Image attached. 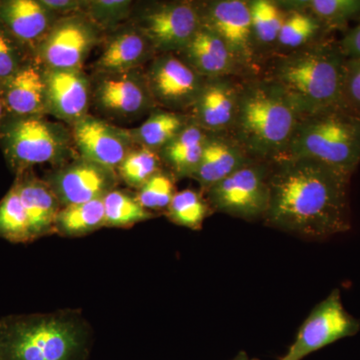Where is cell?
I'll use <instances>...</instances> for the list:
<instances>
[{
    "instance_id": "obj_39",
    "label": "cell",
    "mask_w": 360,
    "mask_h": 360,
    "mask_svg": "<svg viewBox=\"0 0 360 360\" xmlns=\"http://www.w3.org/2000/svg\"><path fill=\"white\" fill-rule=\"evenodd\" d=\"M340 46L345 58L360 59V23L345 35Z\"/></svg>"
},
{
    "instance_id": "obj_30",
    "label": "cell",
    "mask_w": 360,
    "mask_h": 360,
    "mask_svg": "<svg viewBox=\"0 0 360 360\" xmlns=\"http://www.w3.org/2000/svg\"><path fill=\"white\" fill-rule=\"evenodd\" d=\"M104 227L129 229L141 222L153 219V212L146 210L136 198L124 191H110L103 198Z\"/></svg>"
},
{
    "instance_id": "obj_1",
    "label": "cell",
    "mask_w": 360,
    "mask_h": 360,
    "mask_svg": "<svg viewBox=\"0 0 360 360\" xmlns=\"http://www.w3.org/2000/svg\"><path fill=\"white\" fill-rule=\"evenodd\" d=\"M352 174L307 158L269 162V203L264 224L307 240L321 241L352 229Z\"/></svg>"
},
{
    "instance_id": "obj_2",
    "label": "cell",
    "mask_w": 360,
    "mask_h": 360,
    "mask_svg": "<svg viewBox=\"0 0 360 360\" xmlns=\"http://www.w3.org/2000/svg\"><path fill=\"white\" fill-rule=\"evenodd\" d=\"M347 58L340 46L319 39L314 44L272 54L260 77L274 84L298 116L341 104Z\"/></svg>"
},
{
    "instance_id": "obj_19",
    "label": "cell",
    "mask_w": 360,
    "mask_h": 360,
    "mask_svg": "<svg viewBox=\"0 0 360 360\" xmlns=\"http://www.w3.org/2000/svg\"><path fill=\"white\" fill-rule=\"evenodd\" d=\"M176 54L202 77H246L224 40L205 26Z\"/></svg>"
},
{
    "instance_id": "obj_16",
    "label": "cell",
    "mask_w": 360,
    "mask_h": 360,
    "mask_svg": "<svg viewBox=\"0 0 360 360\" xmlns=\"http://www.w3.org/2000/svg\"><path fill=\"white\" fill-rule=\"evenodd\" d=\"M47 115L72 127L89 115L91 104V78L84 70L44 68Z\"/></svg>"
},
{
    "instance_id": "obj_26",
    "label": "cell",
    "mask_w": 360,
    "mask_h": 360,
    "mask_svg": "<svg viewBox=\"0 0 360 360\" xmlns=\"http://www.w3.org/2000/svg\"><path fill=\"white\" fill-rule=\"evenodd\" d=\"M248 2L255 46L264 63L276 51L285 11L278 2L272 0H248Z\"/></svg>"
},
{
    "instance_id": "obj_9",
    "label": "cell",
    "mask_w": 360,
    "mask_h": 360,
    "mask_svg": "<svg viewBox=\"0 0 360 360\" xmlns=\"http://www.w3.org/2000/svg\"><path fill=\"white\" fill-rule=\"evenodd\" d=\"M150 42L156 54L179 53L200 27L198 2H151L132 23Z\"/></svg>"
},
{
    "instance_id": "obj_24",
    "label": "cell",
    "mask_w": 360,
    "mask_h": 360,
    "mask_svg": "<svg viewBox=\"0 0 360 360\" xmlns=\"http://www.w3.org/2000/svg\"><path fill=\"white\" fill-rule=\"evenodd\" d=\"M210 132L193 120L165 148L158 151L163 167L175 180L193 176L200 165Z\"/></svg>"
},
{
    "instance_id": "obj_41",
    "label": "cell",
    "mask_w": 360,
    "mask_h": 360,
    "mask_svg": "<svg viewBox=\"0 0 360 360\" xmlns=\"http://www.w3.org/2000/svg\"><path fill=\"white\" fill-rule=\"evenodd\" d=\"M231 360H258L257 359H251L250 355L248 354H245V352H239L238 355H236V357H234L233 359Z\"/></svg>"
},
{
    "instance_id": "obj_7",
    "label": "cell",
    "mask_w": 360,
    "mask_h": 360,
    "mask_svg": "<svg viewBox=\"0 0 360 360\" xmlns=\"http://www.w3.org/2000/svg\"><path fill=\"white\" fill-rule=\"evenodd\" d=\"M269 162L253 160L205 191L212 212L245 221L264 219L269 203Z\"/></svg>"
},
{
    "instance_id": "obj_25",
    "label": "cell",
    "mask_w": 360,
    "mask_h": 360,
    "mask_svg": "<svg viewBox=\"0 0 360 360\" xmlns=\"http://www.w3.org/2000/svg\"><path fill=\"white\" fill-rule=\"evenodd\" d=\"M191 116L186 113L155 110L151 111L148 120L142 123L141 127L129 129V132L137 146L158 153L168 142L172 141L191 122Z\"/></svg>"
},
{
    "instance_id": "obj_15",
    "label": "cell",
    "mask_w": 360,
    "mask_h": 360,
    "mask_svg": "<svg viewBox=\"0 0 360 360\" xmlns=\"http://www.w3.org/2000/svg\"><path fill=\"white\" fill-rule=\"evenodd\" d=\"M71 127L79 156L115 170L137 146L129 129L115 127L96 116L87 115Z\"/></svg>"
},
{
    "instance_id": "obj_32",
    "label": "cell",
    "mask_w": 360,
    "mask_h": 360,
    "mask_svg": "<svg viewBox=\"0 0 360 360\" xmlns=\"http://www.w3.org/2000/svg\"><path fill=\"white\" fill-rule=\"evenodd\" d=\"M0 238L13 243L33 241L27 217L13 186L0 200Z\"/></svg>"
},
{
    "instance_id": "obj_33",
    "label": "cell",
    "mask_w": 360,
    "mask_h": 360,
    "mask_svg": "<svg viewBox=\"0 0 360 360\" xmlns=\"http://www.w3.org/2000/svg\"><path fill=\"white\" fill-rule=\"evenodd\" d=\"M162 169L163 165L158 153L136 146L123 160L116 172L127 186L139 189Z\"/></svg>"
},
{
    "instance_id": "obj_17",
    "label": "cell",
    "mask_w": 360,
    "mask_h": 360,
    "mask_svg": "<svg viewBox=\"0 0 360 360\" xmlns=\"http://www.w3.org/2000/svg\"><path fill=\"white\" fill-rule=\"evenodd\" d=\"M240 77L206 78L188 112L191 120L210 134L231 131L238 110Z\"/></svg>"
},
{
    "instance_id": "obj_18",
    "label": "cell",
    "mask_w": 360,
    "mask_h": 360,
    "mask_svg": "<svg viewBox=\"0 0 360 360\" xmlns=\"http://www.w3.org/2000/svg\"><path fill=\"white\" fill-rule=\"evenodd\" d=\"M58 18L39 0L0 1V25L18 44L34 53Z\"/></svg>"
},
{
    "instance_id": "obj_10",
    "label": "cell",
    "mask_w": 360,
    "mask_h": 360,
    "mask_svg": "<svg viewBox=\"0 0 360 360\" xmlns=\"http://www.w3.org/2000/svg\"><path fill=\"white\" fill-rule=\"evenodd\" d=\"M103 34L84 13L60 16L39 45L35 58L51 70H82Z\"/></svg>"
},
{
    "instance_id": "obj_21",
    "label": "cell",
    "mask_w": 360,
    "mask_h": 360,
    "mask_svg": "<svg viewBox=\"0 0 360 360\" xmlns=\"http://www.w3.org/2000/svg\"><path fill=\"white\" fill-rule=\"evenodd\" d=\"M0 98L11 116L46 115L44 66L27 61L0 84Z\"/></svg>"
},
{
    "instance_id": "obj_29",
    "label": "cell",
    "mask_w": 360,
    "mask_h": 360,
    "mask_svg": "<svg viewBox=\"0 0 360 360\" xmlns=\"http://www.w3.org/2000/svg\"><path fill=\"white\" fill-rule=\"evenodd\" d=\"M286 9L304 11L326 28L335 27L360 13V0H290L277 1Z\"/></svg>"
},
{
    "instance_id": "obj_8",
    "label": "cell",
    "mask_w": 360,
    "mask_h": 360,
    "mask_svg": "<svg viewBox=\"0 0 360 360\" xmlns=\"http://www.w3.org/2000/svg\"><path fill=\"white\" fill-rule=\"evenodd\" d=\"M200 25L224 40L246 77H257L262 61L253 37L248 0L198 2Z\"/></svg>"
},
{
    "instance_id": "obj_13",
    "label": "cell",
    "mask_w": 360,
    "mask_h": 360,
    "mask_svg": "<svg viewBox=\"0 0 360 360\" xmlns=\"http://www.w3.org/2000/svg\"><path fill=\"white\" fill-rule=\"evenodd\" d=\"M144 73L156 105L186 115L200 96L206 79L176 53L158 54Z\"/></svg>"
},
{
    "instance_id": "obj_6",
    "label": "cell",
    "mask_w": 360,
    "mask_h": 360,
    "mask_svg": "<svg viewBox=\"0 0 360 360\" xmlns=\"http://www.w3.org/2000/svg\"><path fill=\"white\" fill-rule=\"evenodd\" d=\"M72 146L71 130L44 115L9 116L0 123V146L18 175L44 163L60 167L75 158Z\"/></svg>"
},
{
    "instance_id": "obj_4",
    "label": "cell",
    "mask_w": 360,
    "mask_h": 360,
    "mask_svg": "<svg viewBox=\"0 0 360 360\" xmlns=\"http://www.w3.org/2000/svg\"><path fill=\"white\" fill-rule=\"evenodd\" d=\"M87 328L65 314L13 315L0 319L4 360H86Z\"/></svg>"
},
{
    "instance_id": "obj_11",
    "label": "cell",
    "mask_w": 360,
    "mask_h": 360,
    "mask_svg": "<svg viewBox=\"0 0 360 360\" xmlns=\"http://www.w3.org/2000/svg\"><path fill=\"white\" fill-rule=\"evenodd\" d=\"M360 322L348 314L340 290L329 293L303 322L288 352L279 360H302L317 350L359 333Z\"/></svg>"
},
{
    "instance_id": "obj_37",
    "label": "cell",
    "mask_w": 360,
    "mask_h": 360,
    "mask_svg": "<svg viewBox=\"0 0 360 360\" xmlns=\"http://www.w3.org/2000/svg\"><path fill=\"white\" fill-rule=\"evenodd\" d=\"M341 104L360 110V59L347 58Z\"/></svg>"
},
{
    "instance_id": "obj_14",
    "label": "cell",
    "mask_w": 360,
    "mask_h": 360,
    "mask_svg": "<svg viewBox=\"0 0 360 360\" xmlns=\"http://www.w3.org/2000/svg\"><path fill=\"white\" fill-rule=\"evenodd\" d=\"M118 180L116 170L79 156L56 168L45 181L61 206H68L101 200L116 189Z\"/></svg>"
},
{
    "instance_id": "obj_40",
    "label": "cell",
    "mask_w": 360,
    "mask_h": 360,
    "mask_svg": "<svg viewBox=\"0 0 360 360\" xmlns=\"http://www.w3.org/2000/svg\"><path fill=\"white\" fill-rule=\"evenodd\" d=\"M6 105H4V101H2V99L0 98V123L4 122V118L6 117Z\"/></svg>"
},
{
    "instance_id": "obj_23",
    "label": "cell",
    "mask_w": 360,
    "mask_h": 360,
    "mask_svg": "<svg viewBox=\"0 0 360 360\" xmlns=\"http://www.w3.org/2000/svg\"><path fill=\"white\" fill-rule=\"evenodd\" d=\"M13 186L27 217L33 240L53 233L61 205L49 184L26 172L18 175Z\"/></svg>"
},
{
    "instance_id": "obj_5",
    "label": "cell",
    "mask_w": 360,
    "mask_h": 360,
    "mask_svg": "<svg viewBox=\"0 0 360 360\" xmlns=\"http://www.w3.org/2000/svg\"><path fill=\"white\" fill-rule=\"evenodd\" d=\"M283 156L319 161L352 174L360 162V120L342 104L298 116Z\"/></svg>"
},
{
    "instance_id": "obj_34",
    "label": "cell",
    "mask_w": 360,
    "mask_h": 360,
    "mask_svg": "<svg viewBox=\"0 0 360 360\" xmlns=\"http://www.w3.org/2000/svg\"><path fill=\"white\" fill-rule=\"evenodd\" d=\"M134 6L130 0H87L84 13L101 32H111L129 20Z\"/></svg>"
},
{
    "instance_id": "obj_38",
    "label": "cell",
    "mask_w": 360,
    "mask_h": 360,
    "mask_svg": "<svg viewBox=\"0 0 360 360\" xmlns=\"http://www.w3.org/2000/svg\"><path fill=\"white\" fill-rule=\"evenodd\" d=\"M47 9L60 16L84 13L87 0H39Z\"/></svg>"
},
{
    "instance_id": "obj_35",
    "label": "cell",
    "mask_w": 360,
    "mask_h": 360,
    "mask_svg": "<svg viewBox=\"0 0 360 360\" xmlns=\"http://www.w3.org/2000/svg\"><path fill=\"white\" fill-rule=\"evenodd\" d=\"M174 182L169 172L160 170L139 188L135 198L149 212L167 210L176 193Z\"/></svg>"
},
{
    "instance_id": "obj_12",
    "label": "cell",
    "mask_w": 360,
    "mask_h": 360,
    "mask_svg": "<svg viewBox=\"0 0 360 360\" xmlns=\"http://www.w3.org/2000/svg\"><path fill=\"white\" fill-rule=\"evenodd\" d=\"M91 79V101L97 110L116 120H134L158 108L146 73L139 70L96 73Z\"/></svg>"
},
{
    "instance_id": "obj_22",
    "label": "cell",
    "mask_w": 360,
    "mask_h": 360,
    "mask_svg": "<svg viewBox=\"0 0 360 360\" xmlns=\"http://www.w3.org/2000/svg\"><path fill=\"white\" fill-rule=\"evenodd\" d=\"M253 160H257L251 158L229 132L210 134L200 165L191 179L198 181L205 193L217 182Z\"/></svg>"
},
{
    "instance_id": "obj_28",
    "label": "cell",
    "mask_w": 360,
    "mask_h": 360,
    "mask_svg": "<svg viewBox=\"0 0 360 360\" xmlns=\"http://www.w3.org/2000/svg\"><path fill=\"white\" fill-rule=\"evenodd\" d=\"M283 9L285 18L274 54L296 51L319 40L326 27L316 18L297 9Z\"/></svg>"
},
{
    "instance_id": "obj_31",
    "label": "cell",
    "mask_w": 360,
    "mask_h": 360,
    "mask_svg": "<svg viewBox=\"0 0 360 360\" xmlns=\"http://www.w3.org/2000/svg\"><path fill=\"white\" fill-rule=\"evenodd\" d=\"M210 212L212 210L207 200L193 189L175 193L167 208V215L170 221L193 231L201 229Z\"/></svg>"
},
{
    "instance_id": "obj_36",
    "label": "cell",
    "mask_w": 360,
    "mask_h": 360,
    "mask_svg": "<svg viewBox=\"0 0 360 360\" xmlns=\"http://www.w3.org/2000/svg\"><path fill=\"white\" fill-rule=\"evenodd\" d=\"M18 45L0 25V84L13 77L25 63Z\"/></svg>"
},
{
    "instance_id": "obj_20",
    "label": "cell",
    "mask_w": 360,
    "mask_h": 360,
    "mask_svg": "<svg viewBox=\"0 0 360 360\" xmlns=\"http://www.w3.org/2000/svg\"><path fill=\"white\" fill-rule=\"evenodd\" d=\"M155 56L150 42L134 25H122L108 35L94 70L96 73L139 70Z\"/></svg>"
},
{
    "instance_id": "obj_27",
    "label": "cell",
    "mask_w": 360,
    "mask_h": 360,
    "mask_svg": "<svg viewBox=\"0 0 360 360\" xmlns=\"http://www.w3.org/2000/svg\"><path fill=\"white\" fill-rule=\"evenodd\" d=\"M103 198L61 207L54 232L65 238H82L104 226Z\"/></svg>"
},
{
    "instance_id": "obj_3",
    "label": "cell",
    "mask_w": 360,
    "mask_h": 360,
    "mask_svg": "<svg viewBox=\"0 0 360 360\" xmlns=\"http://www.w3.org/2000/svg\"><path fill=\"white\" fill-rule=\"evenodd\" d=\"M298 115L274 84L257 77L241 78L238 110L229 134L253 160L270 162L285 153Z\"/></svg>"
},
{
    "instance_id": "obj_42",
    "label": "cell",
    "mask_w": 360,
    "mask_h": 360,
    "mask_svg": "<svg viewBox=\"0 0 360 360\" xmlns=\"http://www.w3.org/2000/svg\"><path fill=\"white\" fill-rule=\"evenodd\" d=\"M0 360H4L2 359L1 355H0Z\"/></svg>"
}]
</instances>
